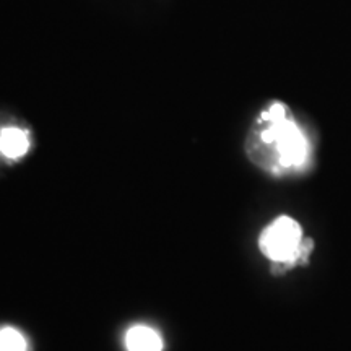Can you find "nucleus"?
<instances>
[{
  "mask_svg": "<svg viewBox=\"0 0 351 351\" xmlns=\"http://www.w3.org/2000/svg\"><path fill=\"white\" fill-rule=\"evenodd\" d=\"M263 119L270 125L262 132V142L267 145L275 143L280 165L287 168L301 165L307 155L306 140L291 121L285 119V108L282 104H274L269 112L263 114Z\"/></svg>",
  "mask_w": 351,
  "mask_h": 351,
  "instance_id": "f257e3e1",
  "label": "nucleus"
},
{
  "mask_svg": "<svg viewBox=\"0 0 351 351\" xmlns=\"http://www.w3.org/2000/svg\"><path fill=\"white\" fill-rule=\"evenodd\" d=\"M302 230L300 223L289 217H280L263 230L258 245L263 256L271 262H283L289 269L300 263Z\"/></svg>",
  "mask_w": 351,
  "mask_h": 351,
  "instance_id": "f03ea898",
  "label": "nucleus"
},
{
  "mask_svg": "<svg viewBox=\"0 0 351 351\" xmlns=\"http://www.w3.org/2000/svg\"><path fill=\"white\" fill-rule=\"evenodd\" d=\"M125 345L129 351H161L163 340L150 327L137 326L127 332Z\"/></svg>",
  "mask_w": 351,
  "mask_h": 351,
  "instance_id": "7ed1b4c3",
  "label": "nucleus"
},
{
  "mask_svg": "<svg viewBox=\"0 0 351 351\" xmlns=\"http://www.w3.org/2000/svg\"><path fill=\"white\" fill-rule=\"evenodd\" d=\"M28 148L29 140L23 130L10 127V129L2 130V134H0V152L7 158L23 156L28 152Z\"/></svg>",
  "mask_w": 351,
  "mask_h": 351,
  "instance_id": "20e7f679",
  "label": "nucleus"
},
{
  "mask_svg": "<svg viewBox=\"0 0 351 351\" xmlns=\"http://www.w3.org/2000/svg\"><path fill=\"white\" fill-rule=\"evenodd\" d=\"M0 351H26L23 335L15 328H2L0 330Z\"/></svg>",
  "mask_w": 351,
  "mask_h": 351,
  "instance_id": "39448f33",
  "label": "nucleus"
},
{
  "mask_svg": "<svg viewBox=\"0 0 351 351\" xmlns=\"http://www.w3.org/2000/svg\"><path fill=\"white\" fill-rule=\"evenodd\" d=\"M314 251V241L313 238H302L301 243V257H300V263L301 265H307L309 263V257Z\"/></svg>",
  "mask_w": 351,
  "mask_h": 351,
  "instance_id": "423d86ee",
  "label": "nucleus"
}]
</instances>
